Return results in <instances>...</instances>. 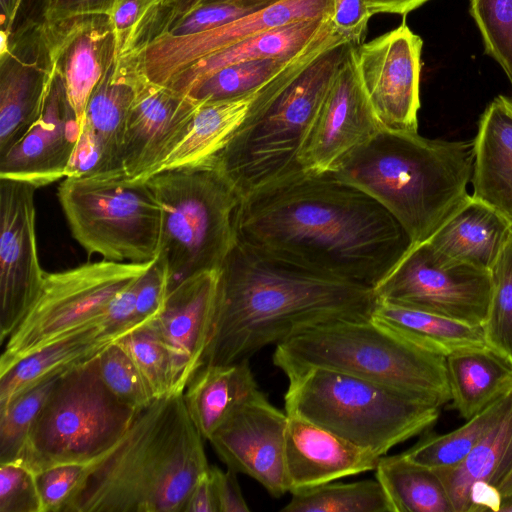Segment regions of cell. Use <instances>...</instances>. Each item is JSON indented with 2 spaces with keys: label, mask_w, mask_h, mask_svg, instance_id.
<instances>
[{
  "label": "cell",
  "mask_w": 512,
  "mask_h": 512,
  "mask_svg": "<svg viewBox=\"0 0 512 512\" xmlns=\"http://www.w3.org/2000/svg\"><path fill=\"white\" fill-rule=\"evenodd\" d=\"M237 241L302 269L374 289L410 246L395 218L333 172L303 171L241 199Z\"/></svg>",
  "instance_id": "1"
},
{
  "label": "cell",
  "mask_w": 512,
  "mask_h": 512,
  "mask_svg": "<svg viewBox=\"0 0 512 512\" xmlns=\"http://www.w3.org/2000/svg\"><path fill=\"white\" fill-rule=\"evenodd\" d=\"M376 302L370 286L302 269L236 241L219 269L203 365L249 359L314 325L371 317Z\"/></svg>",
  "instance_id": "2"
},
{
  "label": "cell",
  "mask_w": 512,
  "mask_h": 512,
  "mask_svg": "<svg viewBox=\"0 0 512 512\" xmlns=\"http://www.w3.org/2000/svg\"><path fill=\"white\" fill-rule=\"evenodd\" d=\"M184 395L156 399L121 439L89 463L63 512H183L210 468Z\"/></svg>",
  "instance_id": "3"
},
{
  "label": "cell",
  "mask_w": 512,
  "mask_h": 512,
  "mask_svg": "<svg viewBox=\"0 0 512 512\" xmlns=\"http://www.w3.org/2000/svg\"><path fill=\"white\" fill-rule=\"evenodd\" d=\"M351 44L334 31L295 56L262 87L213 160L241 199L304 171L309 137Z\"/></svg>",
  "instance_id": "4"
},
{
  "label": "cell",
  "mask_w": 512,
  "mask_h": 512,
  "mask_svg": "<svg viewBox=\"0 0 512 512\" xmlns=\"http://www.w3.org/2000/svg\"><path fill=\"white\" fill-rule=\"evenodd\" d=\"M474 140L382 128L333 171L381 204L411 245L427 242L467 201Z\"/></svg>",
  "instance_id": "5"
},
{
  "label": "cell",
  "mask_w": 512,
  "mask_h": 512,
  "mask_svg": "<svg viewBox=\"0 0 512 512\" xmlns=\"http://www.w3.org/2000/svg\"><path fill=\"white\" fill-rule=\"evenodd\" d=\"M273 363L286 376L325 368L385 385L443 406L451 401L446 357L371 317L309 327L276 345Z\"/></svg>",
  "instance_id": "6"
},
{
  "label": "cell",
  "mask_w": 512,
  "mask_h": 512,
  "mask_svg": "<svg viewBox=\"0 0 512 512\" xmlns=\"http://www.w3.org/2000/svg\"><path fill=\"white\" fill-rule=\"evenodd\" d=\"M285 412L377 456L431 428L440 406L347 373L310 368L290 375Z\"/></svg>",
  "instance_id": "7"
},
{
  "label": "cell",
  "mask_w": 512,
  "mask_h": 512,
  "mask_svg": "<svg viewBox=\"0 0 512 512\" xmlns=\"http://www.w3.org/2000/svg\"><path fill=\"white\" fill-rule=\"evenodd\" d=\"M145 182L162 209L158 256L169 291L191 276L219 270L237 241L234 219L241 201L226 178L211 163L162 171Z\"/></svg>",
  "instance_id": "8"
},
{
  "label": "cell",
  "mask_w": 512,
  "mask_h": 512,
  "mask_svg": "<svg viewBox=\"0 0 512 512\" xmlns=\"http://www.w3.org/2000/svg\"><path fill=\"white\" fill-rule=\"evenodd\" d=\"M98 356L56 379L16 460L34 473L92 462L121 439L140 412L109 390Z\"/></svg>",
  "instance_id": "9"
},
{
  "label": "cell",
  "mask_w": 512,
  "mask_h": 512,
  "mask_svg": "<svg viewBox=\"0 0 512 512\" xmlns=\"http://www.w3.org/2000/svg\"><path fill=\"white\" fill-rule=\"evenodd\" d=\"M58 199L74 239L89 254L134 263L158 257L162 209L145 181L65 177Z\"/></svg>",
  "instance_id": "10"
},
{
  "label": "cell",
  "mask_w": 512,
  "mask_h": 512,
  "mask_svg": "<svg viewBox=\"0 0 512 512\" xmlns=\"http://www.w3.org/2000/svg\"><path fill=\"white\" fill-rule=\"evenodd\" d=\"M155 259L143 263L105 259L65 271L45 272L36 300L7 338L0 357V375L49 345L107 325L105 312L111 301L136 282Z\"/></svg>",
  "instance_id": "11"
},
{
  "label": "cell",
  "mask_w": 512,
  "mask_h": 512,
  "mask_svg": "<svg viewBox=\"0 0 512 512\" xmlns=\"http://www.w3.org/2000/svg\"><path fill=\"white\" fill-rule=\"evenodd\" d=\"M492 290L490 270L465 264L442 266L426 243L409 246L374 287L379 300L482 326Z\"/></svg>",
  "instance_id": "12"
},
{
  "label": "cell",
  "mask_w": 512,
  "mask_h": 512,
  "mask_svg": "<svg viewBox=\"0 0 512 512\" xmlns=\"http://www.w3.org/2000/svg\"><path fill=\"white\" fill-rule=\"evenodd\" d=\"M331 15L332 0H283L205 32L158 33L140 45L134 57L150 81L168 86L194 63L238 42L276 27Z\"/></svg>",
  "instance_id": "13"
},
{
  "label": "cell",
  "mask_w": 512,
  "mask_h": 512,
  "mask_svg": "<svg viewBox=\"0 0 512 512\" xmlns=\"http://www.w3.org/2000/svg\"><path fill=\"white\" fill-rule=\"evenodd\" d=\"M423 41L402 22L397 28L354 45L362 86L384 128L418 131Z\"/></svg>",
  "instance_id": "14"
},
{
  "label": "cell",
  "mask_w": 512,
  "mask_h": 512,
  "mask_svg": "<svg viewBox=\"0 0 512 512\" xmlns=\"http://www.w3.org/2000/svg\"><path fill=\"white\" fill-rule=\"evenodd\" d=\"M36 189L26 182L0 178L1 343L36 300L45 276L36 242Z\"/></svg>",
  "instance_id": "15"
},
{
  "label": "cell",
  "mask_w": 512,
  "mask_h": 512,
  "mask_svg": "<svg viewBox=\"0 0 512 512\" xmlns=\"http://www.w3.org/2000/svg\"><path fill=\"white\" fill-rule=\"evenodd\" d=\"M135 68V95L126 124L121 163L125 179L146 181L186 136L203 102L150 81L136 62Z\"/></svg>",
  "instance_id": "16"
},
{
  "label": "cell",
  "mask_w": 512,
  "mask_h": 512,
  "mask_svg": "<svg viewBox=\"0 0 512 512\" xmlns=\"http://www.w3.org/2000/svg\"><path fill=\"white\" fill-rule=\"evenodd\" d=\"M288 415L260 391L239 406L208 441L227 468L260 483L273 497L288 491L285 431Z\"/></svg>",
  "instance_id": "17"
},
{
  "label": "cell",
  "mask_w": 512,
  "mask_h": 512,
  "mask_svg": "<svg viewBox=\"0 0 512 512\" xmlns=\"http://www.w3.org/2000/svg\"><path fill=\"white\" fill-rule=\"evenodd\" d=\"M133 53L111 59L85 111L78 145L66 177H123L121 152L135 95Z\"/></svg>",
  "instance_id": "18"
},
{
  "label": "cell",
  "mask_w": 512,
  "mask_h": 512,
  "mask_svg": "<svg viewBox=\"0 0 512 512\" xmlns=\"http://www.w3.org/2000/svg\"><path fill=\"white\" fill-rule=\"evenodd\" d=\"M45 73L47 88L37 120L0 156V178L36 188L66 177L82 130L60 74L51 66Z\"/></svg>",
  "instance_id": "19"
},
{
  "label": "cell",
  "mask_w": 512,
  "mask_h": 512,
  "mask_svg": "<svg viewBox=\"0 0 512 512\" xmlns=\"http://www.w3.org/2000/svg\"><path fill=\"white\" fill-rule=\"evenodd\" d=\"M354 45L337 72L303 155L304 171H333L382 128L360 81Z\"/></svg>",
  "instance_id": "20"
},
{
  "label": "cell",
  "mask_w": 512,
  "mask_h": 512,
  "mask_svg": "<svg viewBox=\"0 0 512 512\" xmlns=\"http://www.w3.org/2000/svg\"><path fill=\"white\" fill-rule=\"evenodd\" d=\"M219 270L191 276L169 291L151 326L169 349L175 366L177 389L186 386L203 366L214 322Z\"/></svg>",
  "instance_id": "21"
},
{
  "label": "cell",
  "mask_w": 512,
  "mask_h": 512,
  "mask_svg": "<svg viewBox=\"0 0 512 512\" xmlns=\"http://www.w3.org/2000/svg\"><path fill=\"white\" fill-rule=\"evenodd\" d=\"M379 458L317 424L288 415L285 472L291 494L375 470Z\"/></svg>",
  "instance_id": "22"
},
{
  "label": "cell",
  "mask_w": 512,
  "mask_h": 512,
  "mask_svg": "<svg viewBox=\"0 0 512 512\" xmlns=\"http://www.w3.org/2000/svg\"><path fill=\"white\" fill-rule=\"evenodd\" d=\"M89 16L72 19L60 28L48 50L50 64L60 74L67 97L83 126L89 98L113 58L108 19Z\"/></svg>",
  "instance_id": "23"
},
{
  "label": "cell",
  "mask_w": 512,
  "mask_h": 512,
  "mask_svg": "<svg viewBox=\"0 0 512 512\" xmlns=\"http://www.w3.org/2000/svg\"><path fill=\"white\" fill-rule=\"evenodd\" d=\"M511 235L510 222L470 195L425 243L442 266L465 264L491 271Z\"/></svg>",
  "instance_id": "24"
},
{
  "label": "cell",
  "mask_w": 512,
  "mask_h": 512,
  "mask_svg": "<svg viewBox=\"0 0 512 512\" xmlns=\"http://www.w3.org/2000/svg\"><path fill=\"white\" fill-rule=\"evenodd\" d=\"M472 197L512 224V100L493 99L474 139Z\"/></svg>",
  "instance_id": "25"
},
{
  "label": "cell",
  "mask_w": 512,
  "mask_h": 512,
  "mask_svg": "<svg viewBox=\"0 0 512 512\" xmlns=\"http://www.w3.org/2000/svg\"><path fill=\"white\" fill-rule=\"evenodd\" d=\"M334 31L331 17L276 27L199 60L168 86L187 95L195 85L226 66L261 59H290Z\"/></svg>",
  "instance_id": "26"
},
{
  "label": "cell",
  "mask_w": 512,
  "mask_h": 512,
  "mask_svg": "<svg viewBox=\"0 0 512 512\" xmlns=\"http://www.w3.org/2000/svg\"><path fill=\"white\" fill-rule=\"evenodd\" d=\"M133 329L135 328L117 329L105 324L98 325L24 358L0 375V408L39 382L95 358Z\"/></svg>",
  "instance_id": "27"
},
{
  "label": "cell",
  "mask_w": 512,
  "mask_h": 512,
  "mask_svg": "<svg viewBox=\"0 0 512 512\" xmlns=\"http://www.w3.org/2000/svg\"><path fill=\"white\" fill-rule=\"evenodd\" d=\"M259 392L249 359H244L225 365H203L183 395L191 419L208 440L239 406Z\"/></svg>",
  "instance_id": "28"
},
{
  "label": "cell",
  "mask_w": 512,
  "mask_h": 512,
  "mask_svg": "<svg viewBox=\"0 0 512 512\" xmlns=\"http://www.w3.org/2000/svg\"><path fill=\"white\" fill-rule=\"evenodd\" d=\"M262 87L237 98L203 102L197 109L186 136L154 174L213 163L214 158L244 121Z\"/></svg>",
  "instance_id": "29"
},
{
  "label": "cell",
  "mask_w": 512,
  "mask_h": 512,
  "mask_svg": "<svg viewBox=\"0 0 512 512\" xmlns=\"http://www.w3.org/2000/svg\"><path fill=\"white\" fill-rule=\"evenodd\" d=\"M451 402L468 420L512 389V363L491 348L446 357Z\"/></svg>",
  "instance_id": "30"
},
{
  "label": "cell",
  "mask_w": 512,
  "mask_h": 512,
  "mask_svg": "<svg viewBox=\"0 0 512 512\" xmlns=\"http://www.w3.org/2000/svg\"><path fill=\"white\" fill-rule=\"evenodd\" d=\"M372 317L428 351L444 357L464 350L490 348L482 325L469 324L379 299Z\"/></svg>",
  "instance_id": "31"
},
{
  "label": "cell",
  "mask_w": 512,
  "mask_h": 512,
  "mask_svg": "<svg viewBox=\"0 0 512 512\" xmlns=\"http://www.w3.org/2000/svg\"><path fill=\"white\" fill-rule=\"evenodd\" d=\"M511 466L512 402L501 419L459 464L434 470L446 490L452 511L468 512L472 483L486 480L497 487Z\"/></svg>",
  "instance_id": "32"
},
{
  "label": "cell",
  "mask_w": 512,
  "mask_h": 512,
  "mask_svg": "<svg viewBox=\"0 0 512 512\" xmlns=\"http://www.w3.org/2000/svg\"><path fill=\"white\" fill-rule=\"evenodd\" d=\"M0 156L19 141L37 120L47 88L45 71L16 61H1Z\"/></svg>",
  "instance_id": "33"
},
{
  "label": "cell",
  "mask_w": 512,
  "mask_h": 512,
  "mask_svg": "<svg viewBox=\"0 0 512 512\" xmlns=\"http://www.w3.org/2000/svg\"><path fill=\"white\" fill-rule=\"evenodd\" d=\"M374 471L393 512H453L434 469L416 464L400 453L380 456Z\"/></svg>",
  "instance_id": "34"
},
{
  "label": "cell",
  "mask_w": 512,
  "mask_h": 512,
  "mask_svg": "<svg viewBox=\"0 0 512 512\" xmlns=\"http://www.w3.org/2000/svg\"><path fill=\"white\" fill-rule=\"evenodd\" d=\"M512 402V389L494 400L459 428L446 434L426 433L402 454L410 461L433 469L459 464L501 419Z\"/></svg>",
  "instance_id": "35"
},
{
  "label": "cell",
  "mask_w": 512,
  "mask_h": 512,
  "mask_svg": "<svg viewBox=\"0 0 512 512\" xmlns=\"http://www.w3.org/2000/svg\"><path fill=\"white\" fill-rule=\"evenodd\" d=\"M283 512H393L380 482L325 483L292 493Z\"/></svg>",
  "instance_id": "36"
},
{
  "label": "cell",
  "mask_w": 512,
  "mask_h": 512,
  "mask_svg": "<svg viewBox=\"0 0 512 512\" xmlns=\"http://www.w3.org/2000/svg\"><path fill=\"white\" fill-rule=\"evenodd\" d=\"M117 343L136 365L155 399L179 392L173 357L150 322L137 327Z\"/></svg>",
  "instance_id": "37"
},
{
  "label": "cell",
  "mask_w": 512,
  "mask_h": 512,
  "mask_svg": "<svg viewBox=\"0 0 512 512\" xmlns=\"http://www.w3.org/2000/svg\"><path fill=\"white\" fill-rule=\"evenodd\" d=\"M293 58L261 59L226 66L195 85L187 95L200 102H212L249 94L274 78Z\"/></svg>",
  "instance_id": "38"
},
{
  "label": "cell",
  "mask_w": 512,
  "mask_h": 512,
  "mask_svg": "<svg viewBox=\"0 0 512 512\" xmlns=\"http://www.w3.org/2000/svg\"><path fill=\"white\" fill-rule=\"evenodd\" d=\"M58 376L39 382L0 408V464L18 460L31 426Z\"/></svg>",
  "instance_id": "39"
},
{
  "label": "cell",
  "mask_w": 512,
  "mask_h": 512,
  "mask_svg": "<svg viewBox=\"0 0 512 512\" xmlns=\"http://www.w3.org/2000/svg\"><path fill=\"white\" fill-rule=\"evenodd\" d=\"M493 290L483 324L491 349L512 363V235L492 270Z\"/></svg>",
  "instance_id": "40"
},
{
  "label": "cell",
  "mask_w": 512,
  "mask_h": 512,
  "mask_svg": "<svg viewBox=\"0 0 512 512\" xmlns=\"http://www.w3.org/2000/svg\"><path fill=\"white\" fill-rule=\"evenodd\" d=\"M167 0H112L106 17L112 33L115 61L133 53Z\"/></svg>",
  "instance_id": "41"
},
{
  "label": "cell",
  "mask_w": 512,
  "mask_h": 512,
  "mask_svg": "<svg viewBox=\"0 0 512 512\" xmlns=\"http://www.w3.org/2000/svg\"><path fill=\"white\" fill-rule=\"evenodd\" d=\"M470 12L486 52L501 66L512 86V0H471Z\"/></svg>",
  "instance_id": "42"
},
{
  "label": "cell",
  "mask_w": 512,
  "mask_h": 512,
  "mask_svg": "<svg viewBox=\"0 0 512 512\" xmlns=\"http://www.w3.org/2000/svg\"><path fill=\"white\" fill-rule=\"evenodd\" d=\"M98 363L104 383L121 402L142 411L156 400L133 360L117 341L98 356Z\"/></svg>",
  "instance_id": "43"
},
{
  "label": "cell",
  "mask_w": 512,
  "mask_h": 512,
  "mask_svg": "<svg viewBox=\"0 0 512 512\" xmlns=\"http://www.w3.org/2000/svg\"><path fill=\"white\" fill-rule=\"evenodd\" d=\"M0 512H42L36 473L19 461L0 464Z\"/></svg>",
  "instance_id": "44"
},
{
  "label": "cell",
  "mask_w": 512,
  "mask_h": 512,
  "mask_svg": "<svg viewBox=\"0 0 512 512\" xmlns=\"http://www.w3.org/2000/svg\"><path fill=\"white\" fill-rule=\"evenodd\" d=\"M89 470L87 464H62L36 473L42 512H63Z\"/></svg>",
  "instance_id": "45"
},
{
  "label": "cell",
  "mask_w": 512,
  "mask_h": 512,
  "mask_svg": "<svg viewBox=\"0 0 512 512\" xmlns=\"http://www.w3.org/2000/svg\"><path fill=\"white\" fill-rule=\"evenodd\" d=\"M253 11L256 10L233 3L207 2L193 10L165 32L176 36L201 33L222 26Z\"/></svg>",
  "instance_id": "46"
},
{
  "label": "cell",
  "mask_w": 512,
  "mask_h": 512,
  "mask_svg": "<svg viewBox=\"0 0 512 512\" xmlns=\"http://www.w3.org/2000/svg\"><path fill=\"white\" fill-rule=\"evenodd\" d=\"M169 291V276L158 256L138 280L136 312L140 320L150 322L162 311Z\"/></svg>",
  "instance_id": "47"
},
{
  "label": "cell",
  "mask_w": 512,
  "mask_h": 512,
  "mask_svg": "<svg viewBox=\"0 0 512 512\" xmlns=\"http://www.w3.org/2000/svg\"><path fill=\"white\" fill-rule=\"evenodd\" d=\"M371 16L366 0H332L331 21L349 43L360 44Z\"/></svg>",
  "instance_id": "48"
},
{
  "label": "cell",
  "mask_w": 512,
  "mask_h": 512,
  "mask_svg": "<svg viewBox=\"0 0 512 512\" xmlns=\"http://www.w3.org/2000/svg\"><path fill=\"white\" fill-rule=\"evenodd\" d=\"M218 512H249L250 509L242 495L237 472L227 468L223 471L217 466H210Z\"/></svg>",
  "instance_id": "49"
},
{
  "label": "cell",
  "mask_w": 512,
  "mask_h": 512,
  "mask_svg": "<svg viewBox=\"0 0 512 512\" xmlns=\"http://www.w3.org/2000/svg\"><path fill=\"white\" fill-rule=\"evenodd\" d=\"M112 0H47L44 15L51 23L75 18L105 16Z\"/></svg>",
  "instance_id": "50"
},
{
  "label": "cell",
  "mask_w": 512,
  "mask_h": 512,
  "mask_svg": "<svg viewBox=\"0 0 512 512\" xmlns=\"http://www.w3.org/2000/svg\"><path fill=\"white\" fill-rule=\"evenodd\" d=\"M468 501V512H500L503 497L494 484L486 480H478L473 482L469 489Z\"/></svg>",
  "instance_id": "51"
},
{
  "label": "cell",
  "mask_w": 512,
  "mask_h": 512,
  "mask_svg": "<svg viewBox=\"0 0 512 512\" xmlns=\"http://www.w3.org/2000/svg\"><path fill=\"white\" fill-rule=\"evenodd\" d=\"M183 512H218L210 468L199 477L186 501Z\"/></svg>",
  "instance_id": "52"
},
{
  "label": "cell",
  "mask_w": 512,
  "mask_h": 512,
  "mask_svg": "<svg viewBox=\"0 0 512 512\" xmlns=\"http://www.w3.org/2000/svg\"><path fill=\"white\" fill-rule=\"evenodd\" d=\"M428 0H366V4L372 14L389 13L406 15L415 10Z\"/></svg>",
  "instance_id": "53"
},
{
  "label": "cell",
  "mask_w": 512,
  "mask_h": 512,
  "mask_svg": "<svg viewBox=\"0 0 512 512\" xmlns=\"http://www.w3.org/2000/svg\"><path fill=\"white\" fill-rule=\"evenodd\" d=\"M206 1L207 0H167L164 7H168L169 10L164 18L161 32L170 29L175 23L185 18Z\"/></svg>",
  "instance_id": "54"
},
{
  "label": "cell",
  "mask_w": 512,
  "mask_h": 512,
  "mask_svg": "<svg viewBox=\"0 0 512 512\" xmlns=\"http://www.w3.org/2000/svg\"><path fill=\"white\" fill-rule=\"evenodd\" d=\"M283 0H207V2H226L233 3L251 10H259Z\"/></svg>",
  "instance_id": "55"
},
{
  "label": "cell",
  "mask_w": 512,
  "mask_h": 512,
  "mask_svg": "<svg viewBox=\"0 0 512 512\" xmlns=\"http://www.w3.org/2000/svg\"><path fill=\"white\" fill-rule=\"evenodd\" d=\"M497 488L500 490L503 499L512 496V466L498 484Z\"/></svg>",
  "instance_id": "56"
},
{
  "label": "cell",
  "mask_w": 512,
  "mask_h": 512,
  "mask_svg": "<svg viewBox=\"0 0 512 512\" xmlns=\"http://www.w3.org/2000/svg\"><path fill=\"white\" fill-rule=\"evenodd\" d=\"M11 51L9 48V31L1 30L0 31V59L4 61L8 57H10Z\"/></svg>",
  "instance_id": "57"
},
{
  "label": "cell",
  "mask_w": 512,
  "mask_h": 512,
  "mask_svg": "<svg viewBox=\"0 0 512 512\" xmlns=\"http://www.w3.org/2000/svg\"><path fill=\"white\" fill-rule=\"evenodd\" d=\"M500 512H512V496L503 499L502 507Z\"/></svg>",
  "instance_id": "58"
}]
</instances>
